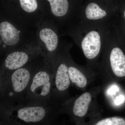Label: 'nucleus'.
<instances>
[{
    "mask_svg": "<svg viewBox=\"0 0 125 125\" xmlns=\"http://www.w3.org/2000/svg\"><path fill=\"white\" fill-rule=\"evenodd\" d=\"M44 54L16 70L0 84V110L24 103L27 90L34 74L43 64Z\"/></svg>",
    "mask_w": 125,
    "mask_h": 125,
    "instance_id": "1",
    "label": "nucleus"
},
{
    "mask_svg": "<svg viewBox=\"0 0 125 125\" xmlns=\"http://www.w3.org/2000/svg\"><path fill=\"white\" fill-rule=\"evenodd\" d=\"M62 112L55 103L23 104L0 110V125H54Z\"/></svg>",
    "mask_w": 125,
    "mask_h": 125,
    "instance_id": "2",
    "label": "nucleus"
},
{
    "mask_svg": "<svg viewBox=\"0 0 125 125\" xmlns=\"http://www.w3.org/2000/svg\"><path fill=\"white\" fill-rule=\"evenodd\" d=\"M37 27L0 10V55L37 40Z\"/></svg>",
    "mask_w": 125,
    "mask_h": 125,
    "instance_id": "3",
    "label": "nucleus"
},
{
    "mask_svg": "<svg viewBox=\"0 0 125 125\" xmlns=\"http://www.w3.org/2000/svg\"><path fill=\"white\" fill-rule=\"evenodd\" d=\"M54 78L51 66L46 57L43 64L32 78L23 104H56L52 97Z\"/></svg>",
    "mask_w": 125,
    "mask_h": 125,
    "instance_id": "4",
    "label": "nucleus"
},
{
    "mask_svg": "<svg viewBox=\"0 0 125 125\" xmlns=\"http://www.w3.org/2000/svg\"><path fill=\"white\" fill-rule=\"evenodd\" d=\"M43 54L42 49L37 40L9 52L1 58L0 84L11 73L37 59Z\"/></svg>",
    "mask_w": 125,
    "mask_h": 125,
    "instance_id": "5",
    "label": "nucleus"
},
{
    "mask_svg": "<svg viewBox=\"0 0 125 125\" xmlns=\"http://www.w3.org/2000/svg\"><path fill=\"white\" fill-rule=\"evenodd\" d=\"M68 51L60 44L54 66L52 97L54 102L60 106L68 101V90L71 83L68 71Z\"/></svg>",
    "mask_w": 125,
    "mask_h": 125,
    "instance_id": "6",
    "label": "nucleus"
},
{
    "mask_svg": "<svg viewBox=\"0 0 125 125\" xmlns=\"http://www.w3.org/2000/svg\"><path fill=\"white\" fill-rule=\"evenodd\" d=\"M59 32L53 23L47 19H44L37 27V40L53 72L61 44Z\"/></svg>",
    "mask_w": 125,
    "mask_h": 125,
    "instance_id": "7",
    "label": "nucleus"
},
{
    "mask_svg": "<svg viewBox=\"0 0 125 125\" xmlns=\"http://www.w3.org/2000/svg\"><path fill=\"white\" fill-rule=\"evenodd\" d=\"M92 100L91 94L88 92L84 93L72 103H64V107H61L62 112L63 110L66 111L76 120L83 118L87 114Z\"/></svg>",
    "mask_w": 125,
    "mask_h": 125,
    "instance_id": "8",
    "label": "nucleus"
},
{
    "mask_svg": "<svg viewBox=\"0 0 125 125\" xmlns=\"http://www.w3.org/2000/svg\"><path fill=\"white\" fill-rule=\"evenodd\" d=\"M101 42L99 33L95 31H90L83 38L81 47L86 58L90 60L97 56L101 50Z\"/></svg>",
    "mask_w": 125,
    "mask_h": 125,
    "instance_id": "9",
    "label": "nucleus"
},
{
    "mask_svg": "<svg viewBox=\"0 0 125 125\" xmlns=\"http://www.w3.org/2000/svg\"><path fill=\"white\" fill-rule=\"evenodd\" d=\"M110 62L112 71L116 76H125V55L120 48L115 47L112 49Z\"/></svg>",
    "mask_w": 125,
    "mask_h": 125,
    "instance_id": "10",
    "label": "nucleus"
},
{
    "mask_svg": "<svg viewBox=\"0 0 125 125\" xmlns=\"http://www.w3.org/2000/svg\"><path fill=\"white\" fill-rule=\"evenodd\" d=\"M68 71L71 83L79 88H83L86 87L88 83L87 78L81 70L72 63L70 59Z\"/></svg>",
    "mask_w": 125,
    "mask_h": 125,
    "instance_id": "11",
    "label": "nucleus"
},
{
    "mask_svg": "<svg viewBox=\"0 0 125 125\" xmlns=\"http://www.w3.org/2000/svg\"><path fill=\"white\" fill-rule=\"evenodd\" d=\"M87 19L90 20H97L105 17L107 15L106 11L94 2L88 5L85 10Z\"/></svg>",
    "mask_w": 125,
    "mask_h": 125,
    "instance_id": "12",
    "label": "nucleus"
},
{
    "mask_svg": "<svg viewBox=\"0 0 125 125\" xmlns=\"http://www.w3.org/2000/svg\"><path fill=\"white\" fill-rule=\"evenodd\" d=\"M96 125H125V120L123 118L117 117H108L98 121Z\"/></svg>",
    "mask_w": 125,
    "mask_h": 125,
    "instance_id": "13",
    "label": "nucleus"
},
{
    "mask_svg": "<svg viewBox=\"0 0 125 125\" xmlns=\"http://www.w3.org/2000/svg\"><path fill=\"white\" fill-rule=\"evenodd\" d=\"M124 99H125V98L123 96H120L119 98L117 100L118 103H121L123 102V101H124Z\"/></svg>",
    "mask_w": 125,
    "mask_h": 125,
    "instance_id": "14",
    "label": "nucleus"
},
{
    "mask_svg": "<svg viewBox=\"0 0 125 125\" xmlns=\"http://www.w3.org/2000/svg\"><path fill=\"white\" fill-rule=\"evenodd\" d=\"M124 17H125V11H124Z\"/></svg>",
    "mask_w": 125,
    "mask_h": 125,
    "instance_id": "15",
    "label": "nucleus"
}]
</instances>
